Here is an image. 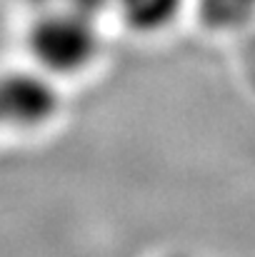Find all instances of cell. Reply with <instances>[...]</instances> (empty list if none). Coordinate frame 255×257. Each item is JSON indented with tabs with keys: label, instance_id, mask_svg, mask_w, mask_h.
Wrapping results in <instances>:
<instances>
[{
	"label": "cell",
	"instance_id": "4",
	"mask_svg": "<svg viewBox=\"0 0 255 257\" xmlns=\"http://www.w3.org/2000/svg\"><path fill=\"white\" fill-rule=\"evenodd\" d=\"M35 10H75V13H85V15H95L100 18L110 5L113 0H28Z\"/></svg>",
	"mask_w": 255,
	"mask_h": 257
},
{
	"label": "cell",
	"instance_id": "1",
	"mask_svg": "<svg viewBox=\"0 0 255 257\" xmlns=\"http://www.w3.org/2000/svg\"><path fill=\"white\" fill-rule=\"evenodd\" d=\"M28 50L40 70L55 75H80L95 65L103 38L95 15L75 10H38L28 33Z\"/></svg>",
	"mask_w": 255,
	"mask_h": 257
},
{
	"label": "cell",
	"instance_id": "2",
	"mask_svg": "<svg viewBox=\"0 0 255 257\" xmlns=\"http://www.w3.org/2000/svg\"><path fill=\"white\" fill-rule=\"evenodd\" d=\"M188 0H113L125 25H130L135 33L155 35L170 28Z\"/></svg>",
	"mask_w": 255,
	"mask_h": 257
},
{
	"label": "cell",
	"instance_id": "5",
	"mask_svg": "<svg viewBox=\"0 0 255 257\" xmlns=\"http://www.w3.org/2000/svg\"><path fill=\"white\" fill-rule=\"evenodd\" d=\"M8 127V105H5V92H3V85H0V130Z\"/></svg>",
	"mask_w": 255,
	"mask_h": 257
},
{
	"label": "cell",
	"instance_id": "3",
	"mask_svg": "<svg viewBox=\"0 0 255 257\" xmlns=\"http://www.w3.org/2000/svg\"><path fill=\"white\" fill-rule=\"evenodd\" d=\"M198 13L213 30H238L255 18V0H198Z\"/></svg>",
	"mask_w": 255,
	"mask_h": 257
}]
</instances>
